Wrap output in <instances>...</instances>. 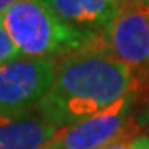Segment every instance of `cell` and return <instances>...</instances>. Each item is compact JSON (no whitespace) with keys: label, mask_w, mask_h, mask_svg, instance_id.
Instances as JSON below:
<instances>
[{"label":"cell","mask_w":149,"mask_h":149,"mask_svg":"<svg viewBox=\"0 0 149 149\" xmlns=\"http://www.w3.org/2000/svg\"><path fill=\"white\" fill-rule=\"evenodd\" d=\"M129 149H149V138H146V136H138L131 143Z\"/></svg>","instance_id":"30bf717a"},{"label":"cell","mask_w":149,"mask_h":149,"mask_svg":"<svg viewBox=\"0 0 149 149\" xmlns=\"http://www.w3.org/2000/svg\"><path fill=\"white\" fill-rule=\"evenodd\" d=\"M138 123H143L146 128H149V101H148V104H146V108H144V111L141 113Z\"/></svg>","instance_id":"8fae6325"},{"label":"cell","mask_w":149,"mask_h":149,"mask_svg":"<svg viewBox=\"0 0 149 149\" xmlns=\"http://www.w3.org/2000/svg\"><path fill=\"white\" fill-rule=\"evenodd\" d=\"M58 60L18 55L0 66V114L35 111L55 81Z\"/></svg>","instance_id":"3957f363"},{"label":"cell","mask_w":149,"mask_h":149,"mask_svg":"<svg viewBox=\"0 0 149 149\" xmlns=\"http://www.w3.org/2000/svg\"><path fill=\"white\" fill-rule=\"evenodd\" d=\"M108 50L134 68H149V7L126 5L103 32Z\"/></svg>","instance_id":"5b68a950"},{"label":"cell","mask_w":149,"mask_h":149,"mask_svg":"<svg viewBox=\"0 0 149 149\" xmlns=\"http://www.w3.org/2000/svg\"><path fill=\"white\" fill-rule=\"evenodd\" d=\"M138 133H139V123L134 121L133 124H131V126H129V128L119 136V138L114 139L111 144H108L106 148H103V149H129L131 143L138 138V136H136Z\"/></svg>","instance_id":"9c48e42d"},{"label":"cell","mask_w":149,"mask_h":149,"mask_svg":"<svg viewBox=\"0 0 149 149\" xmlns=\"http://www.w3.org/2000/svg\"><path fill=\"white\" fill-rule=\"evenodd\" d=\"M148 81V68L116 58L101 37L58 60L53 85L35 111L63 129L111 108L129 93L143 91Z\"/></svg>","instance_id":"6da1fadb"},{"label":"cell","mask_w":149,"mask_h":149,"mask_svg":"<svg viewBox=\"0 0 149 149\" xmlns=\"http://www.w3.org/2000/svg\"><path fill=\"white\" fill-rule=\"evenodd\" d=\"M141 91L129 93L116 104L85 121L60 129L43 149H103L133 124L131 113Z\"/></svg>","instance_id":"277c9868"},{"label":"cell","mask_w":149,"mask_h":149,"mask_svg":"<svg viewBox=\"0 0 149 149\" xmlns=\"http://www.w3.org/2000/svg\"><path fill=\"white\" fill-rule=\"evenodd\" d=\"M0 22L18 52L27 56L61 60L101 38L66 23L42 0H17L0 15Z\"/></svg>","instance_id":"7a4b0ae2"},{"label":"cell","mask_w":149,"mask_h":149,"mask_svg":"<svg viewBox=\"0 0 149 149\" xmlns=\"http://www.w3.org/2000/svg\"><path fill=\"white\" fill-rule=\"evenodd\" d=\"M61 20L83 32L98 33L109 27L114 17L131 5V0H42Z\"/></svg>","instance_id":"8992f818"},{"label":"cell","mask_w":149,"mask_h":149,"mask_svg":"<svg viewBox=\"0 0 149 149\" xmlns=\"http://www.w3.org/2000/svg\"><path fill=\"white\" fill-rule=\"evenodd\" d=\"M131 2H133V3H134V2H136V0H131Z\"/></svg>","instance_id":"5bb4252c"},{"label":"cell","mask_w":149,"mask_h":149,"mask_svg":"<svg viewBox=\"0 0 149 149\" xmlns=\"http://www.w3.org/2000/svg\"><path fill=\"white\" fill-rule=\"evenodd\" d=\"M15 2H17V0H0V15H2V13H5V12L8 10L13 3H15Z\"/></svg>","instance_id":"7c38bea8"},{"label":"cell","mask_w":149,"mask_h":149,"mask_svg":"<svg viewBox=\"0 0 149 149\" xmlns=\"http://www.w3.org/2000/svg\"><path fill=\"white\" fill-rule=\"evenodd\" d=\"M58 131L37 111L18 116L0 114V149H43Z\"/></svg>","instance_id":"52a82bcc"},{"label":"cell","mask_w":149,"mask_h":149,"mask_svg":"<svg viewBox=\"0 0 149 149\" xmlns=\"http://www.w3.org/2000/svg\"><path fill=\"white\" fill-rule=\"evenodd\" d=\"M134 3H139V5H148L149 7V0H136Z\"/></svg>","instance_id":"4fadbf2b"},{"label":"cell","mask_w":149,"mask_h":149,"mask_svg":"<svg viewBox=\"0 0 149 149\" xmlns=\"http://www.w3.org/2000/svg\"><path fill=\"white\" fill-rule=\"evenodd\" d=\"M18 55H22L18 52V48L15 47V43L12 42L10 35L7 33V30L2 27V22H0V66L10 60L17 58Z\"/></svg>","instance_id":"ba28073f"}]
</instances>
